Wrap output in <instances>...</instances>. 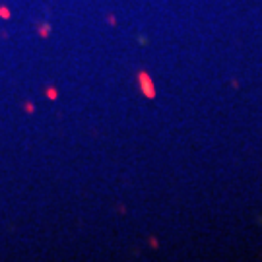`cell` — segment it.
Listing matches in <instances>:
<instances>
[{
  "instance_id": "6da1fadb",
  "label": "cell",
  "mask_w": 262,
  "mask_h": 262,
  "mask_svg": "<svg viewBox=\"0 0 262 262\" xmlns=\"http://www.w3.org/2000/svg\"><path fill=\"white\" fill-rule=\"evenodd\" d=\"M138 78L142 80V90H144L146 97H154V95H156V90H154V85H151L150 76L146 74V72H140V74H138Z\"/></svg>"
}]
</instances>
